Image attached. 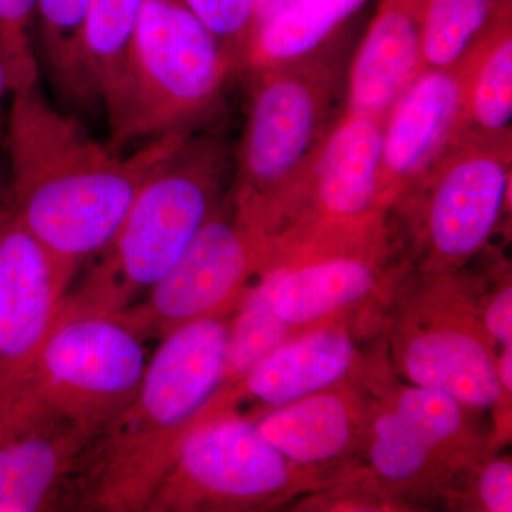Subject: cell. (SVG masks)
I'll return each instance as SVG.
<instances>
[{
    "mask_svg": "<svg viewBox=\"0 0 512 512\" xmlns=\"http://www.w3.org/2000/svg\"><path fill=\"white\" fill-rule=\"evenodd\" d=\"M10 96L6 194L70 288L116 234L148 175L191 134L157 138L123 156L53 106L39 83Z\"/></svg>",
    "mask_w": 512,
    "mask_h": 512,
    "instance_id": "6da1fadb",
    "label": "cell"
},
{
    "mask_svg": "<svg viewBox=\"0 0 512 512\" xmlns=\"http://www.w3.org/2000/svg\"><path fill=\"white\" fill-rule=\"evenodd\" d=\"M228 328L195 320L160 340L133 402L96 441L77 511L146 512L225 379Z\"/></svg>",
    "mask_w": 512,
    "mask_h": 512,
    "instance_id": "7a4b0ae2",
    "label": "cell"
},
{
    "mask_svg": "<svg viewBox=\"0 0 512 512\" xmlns=\"http://www.w3.org/2000/svg\"><path fill=\"white\" fill-rule=\"evenodd\" d=\"M232 168L224 138L205 131L185 138L148 175L109 244L64 293L53 326L116 316L146 296L217 212Z\"/></svg>",
    "mask_w": 512,
    "mask_h": 512,
    "instance_id": "3957f363",
    "label": "cell"
},
{
    "mask_svg": "<svg viewBox=\"0 0 512 512\" xmlns=\"http://www.w3.org/2000/svg\"><path fill=\"white\" fill-rule=\"evenodd\" d=\"M237 66L183 0H144L116 99L110 146L198 133Z\"/></svg>",
    "mask_w": 512,
    "mask_h": 512,
    "instance_id": "277c9868",
    "label": "cell"
},
{
    "mask_svg": "<svg viewBox=\"0 0 512 512\" xmlns=\"http://www.w3.org/2000/svg\"><path fill=\"white\" fill-rule=\"evenodd\" d=\"M325 50L296 62L248 70L247 124L234 157L238 218L262 234L276 198L302 187L335 126L340 69Z\"/></svg>",
    "mask_w": 512,
    "mask_h": 512,
    "instance_id": "5b68a950",
    "label": "cell"
},
{
    "mask_svg": "<svg viewBox=\"0 0 512 512\" xmlns=\"http://www.w3.org/2000/svg\"><path fill=\"white\" fill-rule=\"evenodd\" d=\"M144 340L111 316H82L50 329L29 384L46 403L103 431L140 389Z\"/></svg>",
    "mask_w": 512,
    "mask_h": 512,
    "instance_id": "8992f818",
    "label": "cell"
},
{
    "mask_svg": "<svg viewBox=\"0 0 512 512\" xmlns=\"http://www.w3.org/2000/svg\"><path fill=\"white\" fill-rule=\"evenodd\" d=\"M100 433L50 406L29 383L0 397V512L77 511Z\"/></svg>",
    "mask_w": 512,
    "mask_h": 512,
    "instance_id": "52a82bcc",
    "label": "cell"
},
{
    "mask_svg": "<svg viewBox=\"0 0 512 512\" xmlns=\"http://www.w3.org/2000/svg\"><path fill=\"white\" fill-rule=\"evenodd\" d=\"M286 458L251 421L205 420L185 440L146 512H183L255 503L288 483Z\"/></svg>",
    "mask_w": 512,
    "mask_h": 512,
    "instance_id": "ba28073f",
    "label": "cell"
},
{
    "mask_svg": "<svg viewBox=\"0 0 512 512\" xmlns=\"http://www.w3.org/2000/svg\"><path fill=\"white\" fill-rule=\"evenodd\" d=\"M262 238L238 217L229 220L217 210L164 278L140 301L111 318L119 319L144 342L161 340L195 320L215 318L261 258Z\"/></svg>",
    "mask_w": 512,
    "mask_h": 512,
    "instance_id": "9c48e42d",
    "label": "cell"
},
{
    "mask_svg": "<svg viewBox=\"0 0 512 512\" xmlns=\"http://www.w3.org/2000/svg\"><path fill=\"white\" fill-rule=\"evenodd\" d=\"M511 165V141L466 133L416 181L430 191L426 229L436 254L463 258L487 241L510 191Z\"/></svg>",
    "mask_w": 512,
    "mask_h": 512,
    "instance_id": "30bf717a",
    "label": "cell"
},
{
    "mask_svg": "<svg viewBox=\"0 0 512 512\" xmlns=\"http://www.w3.org/2000/svg\"><path fill=\"white\" fill-rule=\"evenodd\" d=\"M67 289L53 256L0 190V397L29 382Z\"/></svg>",
    "mask_w": 512,
    "mask_h": 512,
    "instance_id": "8fae6325",
    "label": "cell"
},
{
    "mask_svg": "<svg viewBox=\"0 0 512 512\" xmlns=\"http://www.w3.org/2000/svg\"><path fill=\"white\" fill-rule=\"evenodd\" d=\"M464 86L463 62L424 69L394 101L384 119L379 200L416 183L467 133Z\"/></svg>",
    "mask_w": 512,
    "mask_h": 512,
    "instance_id": "7c38bea8",
    "label": "cell"
},
{
    "mask_svg": "<svg viewBox=\"0 0 512 512\" xmlns=\"http://www.w3.org/2000/svg\"><path fill=\"white\" fill-rule=\"evenodd\" d=\"M429 0H382L353 57L346 113L386 117L423 70V28Z\"/></svg>",
    "mask_w": 512,
    "mask_h": 512,
    "instance_id": "4fadbf2b",
    "label": "cell"
},
{
    "mask_svg": "<svg viewBox=\"0 0 512 512\" xmlns=\"http://www.w3.org/2000/svg\"><path fill=\"white\" fill-rule=\"evenodd\" d=\"M384 119L345 111L329 131L302 184L326 215L362 217L379 201Z\"/></svg>",
    "mask_w": 512,
    "mask_h": 512,
    "instance_id": "5bb4252c",
    "label": "cell"
},
{
    "mask_svg": "<svg viewBox=\"0 0 512 512\" xmlns=\"http://www.w3.org/2000/svg\"><path fill=\"white\" fill-rule=\"evenodd\" d=\"M404 366L416 386L440 390L458 403L490 407L501 396L493 359L478 340L464 333L440 330L414 339Z\"/></svg>",
    "mask_w": 512,
    "mask_h": 512,
    "instance_id": "9a60e30c",
    "label": "cell"
},
{
    "mask_svg": "<svg viewBox=\"0 0 512 512\" xmlns=\"http://www.w3.org/2000/svg\"><path fill=\"white\" fill-rule=\"evenodd\" d=\"M352 343L339 332H319L278 346L245 375V389L261 402L282 406L311 396L348 372Z\"/></svg>",
    "mask_w": 512,
    "mask_h": 512,
    "instance_id": "2e32d148",
    "label": "cell"
},
{
    "mask_svg": "<svg viewBox=\"0 0 512 512\" xmlns=\"http://www.w3.org/2000/svg\"><path fill=\"white\" fill-rule=\"evenodd\" d=\"M463 63L467 133L511 141L512 10L495 22Z\"/></svg>",
    "mask_w": 512,
    "mask_h": 512,
    "instance_id": "e0dca14e",
    "label": "cell"
},
{
    "mask_svg": "<svg viewBox=\"0 0 512 512\" xmlns=\"http://www.w3.org/2000/svg\"><path fill=\"white\" fill-rule=\"evenodd\" d=\"M89 0H37L36 52L53 89L64 101L89 109L97 101L86 25Z\"/></svg>",
    "mask_w": 512,
    "mask_h": 512,
    "instance_id": "ac0fdd59",
    "label": "cell"
},
{
    "mask_svg": "<svg viewBox=\"0 0 512 512\" xmlns=\"http://www.w3.org/2000/svg\"><path fill=\"white\" fill-rule=\"evenodd\" d=\"M367 0H291L259 26L244 72L296 62L325 49Z\"/></svg>",
    "mask_w": 512,
    "mask_h": 512,
    "instance_id": "d6986e66",
    "label": "cell"
},
{
    "mask_svg": "<svg viewBox=\"0 0 512 512\" xmlns=\"http://www.w3.org/2000/svg\"><path fill=\"white\" fill-rule=\"evenodd\" d=\"M373 284L372 269L362 261L328 259L289 274L278 272L272 305L286 325H299L363 298Z\"/></svg>",
    "mask_w": 512,
    "mask_h": 512,
    "instance_id": "ffe728a7",
    "label": "cell"
},
{
    "mask_svg": "<svg viewBox=\"0 0 512 512\" xmlns=\"http://www.w3.org/2000/svg\"><path fill=\"white\" fill-rule=\"evenodd\" d=\"M256 426L282 456L298 463L329 460L345 448L350 437L348 409L328 394L282 404Z\"/></svg>",
    "mask_w": 512,
    "mask_h": 512,
    "instance_id": "44dd1931",
    "label": "cell"
},
{
    "mask_svg": "<svg viewBox=\"0 0 512 512\" xmlns=\"http://www.w3.org/2000/svg\"><path fill=\"white\" fill-rule=\"evenodd\" d=\"M512 0H429L423 28V70L463 62Z\"/></svg>",
    "mask_w": 512,
    "mask_h": 512,
    "instance_id": "7402d4cb",
    "label": "cell"
},
{
    "mask_svg": "<svg viewBox=\"0 0 512 512\" xmlns=\"http://www.w3.org/2000/svg\"><path fill=\"white\" fill-rule=\"evenodd\" d=\"M143 3L144 0H89L87 5V55L104 110L109 109L119 93Z\"/></svg>",
    "mask_w": 512,
    "mask_h": 512,
    "instance_id": "603a6c76",
    "label": "cell"
},
{
    "mask_svg": "<svg viewBox=\"0 0 512 512\" xmlns=\"http://www.w3.org/2000/svg\"><path fill=\"white\" fill-rule=\"evenodd\" d=\"M276 276L278 272L269 275L258 286L245 302L234 326L228 329L225 377L229 373L244 377L284 339L288 325L279 319L272 305Z\"/></svg>",
    "mask_w": 512,
    "mask_h": 512,
    "instance_id": "cb8c5ba5",
    "label": "cell"
},
{
    "mask_svg": "<svg viewBox=\"0 0 512 512\" xmlns=\"http://www.w3.org/2000/svg\"><path fill=\"white\" fill-rule=\"evenodd\" d=\"M37 0H0V67L9 94L39 83Z\"/></svg>",
    "mask_w": 512,
    "mask_h": 512,
    "instance_id": "d4e9b609",
    "label": "cell"
},
{
    "mask_svg": "<svg viewBox=\"0 0 512 512\" xmlns=\"http://www.w3.org/2000/svg\"><path fill=\"white\" fill-rule=\"evenodd\" d=\"M244 72L256 30V0H183Z\"/></svg>",
    "mask_w": 512,
    "mask_h": 512,
    "instance_id": "484cf974",
    "label": "cell"
},
{
    "mask_svg": "<svg viewBox=\"0 0 512 512\" xmlns=\"http://www.w3.org/2000/svg\"><path fill=\"white\" fill-rule=\"evenodd\" d=\"M394 413L429 448L454 436L463 421L456 399L440 390L421 386L407 390L400 397Z\"/></svg>",
    "mask_w": 512,
    "mask_h": 512,
    "instance_id": "4316f807",
    "label": "cell"
},
{
    "mask_svg": "<svg viewBox=\"0 0 512 512\" xmlns=\"http://www.w3.org/2000/svg\"><path fill=\"white\" fill-rule=\"evenodd\" d=\"M375 430L372 461L382 476L390 480H407L419 473L426 464L430 448L396 413L380 417Z\"/></svg>",
    "mask_w": 512,
    "mask_h": 512,
    "instance_id": "83f0119b",
    "label": "cell"
},
{
    "mask_svg": "<svg viewBox=\"0 0 512 512\" xmlns=\"http://www.w3.org/2000/svg\"><path fill=\"white\" fill-rule=\"evenodd\" d=\"M481 498L488 510L512 511V468L507 461H497L484 471L480 484Z\"/></svg>",
    "mask_w": 512,
    "mask_h": 512,
    "instance_id": "f1b7e54d",
    "label": "cell"
},
{
    "mask_svg": "<svg viewBox=\"0 0 512 512\" xmlns=\"http://www.w3.org/2000/svg\"><path fill=\"white\" fill-rule=\"evenodd\" d=\"M488 332L504 346H512V291L505 289L495 298L485 316Z\"/></svg>",
    "mask_w": 512,
    "mask_h": 512,
    "instance_id": "f546056e",
    "label": "cell"
},
{
    "mask_svg": "<svg viewBox=\"0 0 512 512\" xmlns=\"http://www.w3.org/2000/svg\"><path fill=\"white\" fill-rule=\"evenodd\" d=\"M289 2L291 0H256V30L269 19L278 15Z\"/></svg>",
    "mask_w": 512,
    "mask_h": 512,
    "instance_id": "4dcf8cb0",
    "label": "cell"
},
{
    "mask_svg": "<svg viewBox=\"0 0 512 512\" xmlns=\"http://www.w3.org/2000/svg\"><path fill=\"white\" fill-rule=\"evenodd\" d=\"M498 379L508 392L512 389V346H504V353L498 365Z\"/></svg>",
    "mask_w": 512,
    "mask_h": 512,
    "instance_id": "1f68e13d",
    "label": "cell"
},
{
    "mask_svg": "<svg viewBox=\"0 0 512 512\" xmlns=\"http://www.w3.org/2000/svg\"><path fill=\"white\" fill-rule=\"evenodd\" d=\"M9 93L8 86H6L5 74H3L2 67H0V128L3 126V104H5L6 94Z\"/></svg>",
    "mask_w": 512,
    "mask_h": 512,
    "instance_id": "d6a6232c",
    "label": "cell"
}]
</instances>
